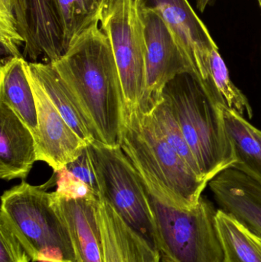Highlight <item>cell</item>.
I'll list each match as a JSON object with an SVG mask.
<instances>
[{
  "mask_svg": "<svg viewBox=\"0 0 261 262\" xmlns=\"http://www.w3.org/2000/svg\"><path fill=\"white\" fill-rule=\"evenodd\" d=\"M221 209L261 235V184L231 167L208 183Z\"/></svg>",
  "mask_w": 261,
  "mask_h": 262,
  "instance_id": "obj_14",
  "label": "cell"
},
{
  "mask_svg": "<svg viewBox=\"0 0 261 262\" xmlns=\"http://www.w3.org/2000/svg\"><path fill=\"white\" fill-rule=\"evenodd\" d=\"M121 146L150 195L181 209L197 206L208 183L167 143L151 114L124 112Z\"/></svg>",
  "mask_w": 261,
  "mask_h": 262,
  "instance_id": "obj_2",
  "label": "cell"
},
{
  "mask_svg": "<svg viewBox=\"0 0 261 262\" xmlns=\"http://www.w3.org/2000/svg\"><path fill=\"white\" fill-rule=\"evenodd\" d=\"M32 258L6 217L0 213V262H30Z\"/></svg>",
  "mask_w": 261,
  "mask_h": 262,
  "instance_id": "obj_24",
  "label": "cell"
},
{
  "mask_svg": "<svg viewBox=\"0 0 261 262\" xmlns=\"http://www.w3.org/2000/svg\"><path fill=\"white\" fill-rule=\"evenodd\" d=\"M93 25L51 63L94 127L101 143L121 146L124 94L113 49L105 32Z\"/></svg>",
  "mask_w": 261,
  "mask_h": 262,
  "instance_id": "obj_1",
  "label": "cell"
},
{
  "mask_svg": "<svg viewBox=\"0 0 261 262\" xmlns=\"http://www.w3.org/2000/svg\"><path fill=\"white\" fill-rule=\"evenodd\" d=\"M215 0H196V6L197 9L200 12H203L210 5L212 4Z\"/></svg>",
  "mask_w": 261,
  "mask_h": 262,
  "instance_id": "obj_27",
  "label": "cell"
},
{
  "mask_svg": "<svg viewBox=\"0 0 261 262\" xmlns=\"http://www.w3.org/2000/svg\"><path fill=\"white\" fill-rule=\"evenodd\" d=\"M148 195L160 262H224L211 202L202 196L196 207L184 209Z\"/></svg>",
  "mask_w": 261,
  "mask_h": 262,
  "instance_id": "obj_5",
  "label": "cell"
},
{
  "mask_svg": "<svg viewBox=\"0 0 261 262\" xmlns=\"http://www.w3.org/2000/svg\"><path fill=\"white\" fill-rule=\"evenodd\" d=\"M87 148L99 184L100 199L108 202L130 227L157 249L148 191L130 159L121 146L95 141Z\"/></svg>",
  "mask_w": 261,
  "mask_h": 262,
  "instance_id": "obj_6",
  "label": "cell"
},
{
  "mask_svg": "<svg viewBox=\"0 0 261 262\" xmlns=\"http://www.w3.org/2000/svg\"><path fill=\"white\" fill-rule=\"evenodd\" d=\"M55 172L57 185L55 192L59 195L72 199H99L85 183L75 177L65 166Z\"/></svg>",
  "mask_w": 261,
  "mask_h": 262,
  "instance_id": "obj_25",
  "label": "cell"
},
{
  "mask_svg": "<svg viewBox=\"0 0 261 262\" xmlns=\"http://www.w3.org/2000/svg\"><path fill=\"white\" fill-rule=\"evenodd\" d=\"M116 0H52L55 21L65 52L75 38L101 23Z\"/></svg>",
  "mask_w": 261,
  "mask_h": 262,
  "instance_id": "obj_19",
  "label": "cell"
},
{
  "mask_svg": "<svg viewBox=\"0 0 261 262\" xmlns=\"http://www.w3.org/2000/svg\"><path fill=\"white\" fill-rule=\"evenodd\" d=\"M219 107L237 159L232 167L261 184V130L236 111L225 105Z\"/></svg>",
  "mask_w": 261,
  "mask_h": 262,
  "instance_id": "obj_18",
  "label": "cell"
},
{
  "mask_svg": "<svg viewBox=\"0 0 261 262\" xmlns=\"http://www.w3.org/2000/svg\"><path fill=\"white\" fill-rule=\"evenodd\" d=\"M0 42L2 55H5L2 64L22 57L20 49L23 48L24 41L18 31L15 0H0Z\"/></svg>",
  "mask_w": 261,
  "mask_h": 262,
  "instance_id": "obj_23",
  "label": "cell"
},
{
  "mask_svg": "<svg viewBox=\"0 0 261 262\" xmlns=\"http://www.w3.org/2000/svg\"><path fill=\"white\" fill-rule=\"evenodd\" d=\"M27 71L38 112V136L35 139L37 160L44 162L57 172L76 160L87 144L55 108L29 64Z\"/></svg>",
  "mask_w": 261,
  "mask_h": 262,
  "instance_id": "obj_10",
  "label": "cell"
},
{
  "mask_svg": "<svg viewBox=\"0 0 261 262\" xmlns=\"http://www.w3.org/2000/svg\"><path fill=\"white\" fill-rule=\"evenodd\" d=\"M53 176L41 186L23 180L2 195L1 211L34 262H77L65 225L51 204L47 190Z\"/></svg>",
  "mask_w": 261,
  "mask_h": 262,
  "instance_id": "obj_4",
  "label": "cell"
},
{
  "mask_svg": "<svg viewBox=\"0 0 261 262\" xmlns=\"http://www.w3.org/2000/svg\"><path fill=\"white\" fill-rule=\"evenodd\" d=\"M18 31L24 41L22 57L30 62H55L65 54L55 21L52 0H15Z\"/></svg>",
  "mask_w": 261,
  "mask_h": 262,
  "instance_id": "obj_11",
  "label": "cell"
},
{
  "mask_svg": "<svg viewBox=\"0 0 261 262\" xmlns=\"http://www.w3.org/2000/svg\"><path fill=\"white\" fill-rule=\"evenodd\" d=\"M101 28L110 40L124 94L125 111L140 109L146 88V45L136 0H116Z\"/></svg>",
  "mask_w": 261,
  "mask_h": 262,
  "instance_id": "obj_7",
  "label": "cell"
},
{
  "mask_svg": "<svg viewBox=\"0 0 261 262\" xmlns=\"http://www.w3.org/2000/svg\"><path fill=\"white\" fill-rule=\"evenodd\" d=\"M98 218L104 262H160L157 249L130 227L104 199L98 201Z\"/></svg>",
  "mask_w": 261,
  "mask_h": 262,
  "instance_id": "obj_13",
  "label": "cell"
},
{
  "mask_svg": "<svg viewBox=\"0 0 261 262\" xmlns=\"http://www.w3.org/2000/svg\"><path fill=\"white\" fill-rule=\"evenodd\" d=\"M168 103L208 183L237 161L220 107L208 96L196 75L181 74L164 88Z\"/></svg>",
  "mask_w": 261,
  "mask_h": 262,
  "instance_id": "obj_3",
  "label": "cell"
},
{
  "mask_svg": "<svg viewBox=\"0 0 261 262\" xmlns=\"http://www.w3.org/2000/svg\"><path fill=\"white\" fill-rule=\"evenodd\" d=\"M36 161L33 134L9 106L0 103V177L25 180Z\"/></svg>",
  "mask_w": 261,
  "mask_h": 262,
  "instance_id": "obj_15",
  "label": "cell"
},
{
  "mask_svg": "<svg viewBox=\"0 0 261 262\" xmlns=\"http://www.w3.org/2000/svg\"><path fill=\"white\" fill-rule=\"evenodd\" d=\"M29 66L55 108L74 132L87 145L101 142L94 127L54 66L44 62H29Z\"/></svg>",
  "mask_w": 261,
  "mask_h": 262,
  "instance_id": "obj_16",
  "label": "cell"
},
{
  "mask_svg": "<svg viewBox=\"0 0 261 262\" xmlns=\"http://www.w3.org/2000/svg\"><path fill=\"white\" fill-rule=\"evenodd\" d=\"M208 72L213 85L217 89L225 105L236 111L240 115L248 114L249 118L253 117L252 107L243 92L238 89L230 78L226 64L221 56L219 47L211 49L208 57Z\"/></svg>",
  "mask_w": 261,
  "mask_h": 262,
  "instance_id": "obj_21",
  "label": "cell"
},
{
  "mask_svg": "<svg viewBox=\"0 0 261 262\" xmlns=\"http://www.w3.org/2000/svg\"><path fill=\"white\" fill-rule=\"evenodd\" d=\"M29 61L24 58H14L1 64L0 103L9 106L25 125L38 136L36 101L28 77Z\"/></svg>",
  "mask_w": 261,
  "mask_h": 262,
  "instance_id": "obj_17",
  "label": "cell"
},
{
  "mask_svg": "<svg viewBox=\"0 0 261 262\" xmlns=\"http://www.w3.org/2000/svg\"><path fill=\"white\" fill-rule=\"evenodd\" d=\"M51 204L67 228L77 262H104L98 218L99 199H72L50 192Z\"/></svg>",
  "mask_w": 261,
  "mask_h": 262,
  "instance_id": "obj_12",
  "label": "cell"
},
{
  "mask_svg": "<svg viewBox=\"0 0 261 262\" xmlns=\"http://www.w3.org/2000/svg\"><path fill=\"white\" fill-rule=\"evenodd\" d=\"M140 9L160 15L174 35L188 61L193 75L199 80L213 101L221 100L210 79L208 57L217 46L205 23L198 16L188 0H136Z\"/></svg>",
  "mask_w": 261,
  "mask_h": 262,
  "instance_id": "obj_9",
  "label": "cell"
},
{
  "mask_svg": "<svg viewBox=\"0 0 261 262\" xmlns=\"http://www.w3.org/2000/svg\"><path fill=\"white\" fill-rule=\"evenodd\" d=\"M146 45V88L141 113L149 115L162 101L164 88L181 74H193L171 30L159 14L138 7Z\"/></svg>",
  "mask_w": 261,
  "mask_h": 262,
  "instance_id": "obj_8",
  "label": "cell"
},
{
  "mask_svg": "<svg viewBox=\"0 0 261 262\" xmlns=\"http://www.w3.org/2000/svg\"><path fill=\"white\" fill-rule=\"evenodd\" d=\"M150 114L167 143L198 176L203 179L197 161L168 103L162 98Z\"/></svg>",
  "mask_w": 261,
  "mask_h": 262,
  "instance_id": "obj_22",
  "label": "cell"
},
{
  "mask_svg": "<svg viewBox=\"0 0 261 262\" xmlns=\"http://www.w3.org/2000/svg\"><path fill=\"white\" fill-rule=\"evenodd\" d=\"M216 220L224 262H261V235L222 209Z\"/></svg>",
  "mask_w": 261,
  "mask_h": 262,
  "instance_id": "obj_20",
  "label": "cell"
},
{
  "mask_svg": "<svg viewBox=\"0 0 261 262\" xmlns=\"http://www.w3.org/2000/svg\"><path fill=\"white\" fill-rule=\"evenodd\" d=\"M65 167L75 177L85 183L93 191V193L100 199L101 193H100L99 184L97 180L96 173L93 169L87 146L83 149L82 152L76 160L68 163Z\"/></svg>",
  "mask_w": 261,
  "mask_h": 262,
  "instance_id": "obj_26",
  "label": "cell"
}]
</instances>
